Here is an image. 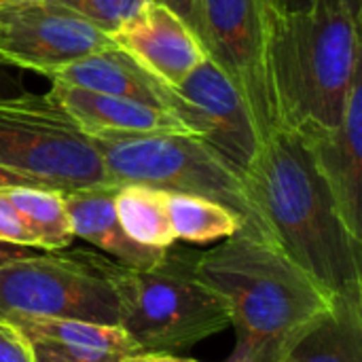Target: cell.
Masks as SVG:
<instances>
[{
    "instance_id": "cell-23",
    "label": "cell",
    "mask_w": 362,
    "mask_h": 362,
    "mask_svg": "<svg viewBox=\"0 0 362 362\" xmlns=\"http://www.w3.org/2000/svg\"><path fill=\"white\" fill-rule=\"evenodd\" d=\"M0 362H34L32 341L4 318H0Z\"/></svg>"
},
{
    "instance_id": "cell-9",
    "label": "cell",
    "mask_w": 362,
    "mask_h": 362,
    "mask_svg": "<svg viewBox=\"0 0 362 362\" xmlns=\"http://www.w3.org/2000/svg\"><path fill=\"white\" fill-rule=\"evenodd\" d=\"M115 47L108 32L53 0L0 4V59L11 68L51 72Z\"/></svg>"
},
{
    "instance_id": "cell-28",
    "label": "cell",
    "mask_w": 362,
    "mask_h": 362,
    "mask_svg": "<svg viewBox=\"0 0 362 362\" xmlns=\"http://www.w3.org/2000/svg\"><path fill=\"white\" fill-rule=\"evenodd\" d=\"M8 187H42V185H38L36 180H32L19 172H13V170L0 165V189H8Z\"/></svg>"
},
{
    "instance_id": "cell-20",
    "label": "cell",
    "mask_w": 362,
    "mask_h": 362,
    "mask_svg": "<svg viewBox=\"0 0 362 362\" xmlns=\"http://www.w3.org/2000/svg\"><path fill=\"white\" fill-rule=\"evenodd\" d=\"M168 214L176 240L191 244L227 240L242 229V218L235 212L199 195L168 193Z\"/></svg>"
},
{
    "instance_id": "cell-1",
    "label": "cell",
    "mask_w": 362,
    "mask_h": 362,
    "mask_svg": "<svg viewBox=\"0 0 362 362\" xmlns=\"http://www.w3.org/2000/svg\"><path fill=\"white\" fill-rule=\"evenodd\" d=\"M244 180L272 240L335 303L362 305V242L344 225L301 136L276 129Z\"/></svg>"
},
{
    "instance_id": "cell-15",
    "label": "cell",
    "mask_w": 362,
    "mask_h": 362,
    "mask_svg": "<svg viewBox=\"0 0 362 362\" xmlns=\"http://www.w3.org/2000/svg\"><path fill=\"white\" fill-rule=\"evenodd\" d=\"M119 185H100L76 191H66L64 202L74 238H81L112 257L115 263L132 269L155 267L165 252L134 242L119 223L115 210V193Z\"/></svg>"
},
{
    "instance_id": "cell-27",
    "label": "cell",
    "mask_w": 362,
    "mask_h": 362,
    "mask_svg": "<svg viewBox=\"0 0 362 362\" xmlns=\"http://www.w3.org/2000/svg\"><path fill=\"white\" fill-rule=\"evenodd\" d=\"M117 362H199L191 358H178L168 352H136V354H125Z\"/></svg>"
},
{
    "instance_id": "cell-31",
    "label": "cell",
    "mask_w": 362,
    "mask_h": 362,
    "mask_svg": "<svg viewBox=\"0 0 362 362\" xmlns=\"http://www.w3.org/2000/svg\"><path fill=\"white\" fill-rule=\"evenodd\" d=\"M38 252L36 248H28V246H19V244H8V242H0V265L19 257H28Z\"/></svg>"
},
{
    "instance_id": "cell-11",
    "label": "cell",
    "mask_w": 362,
    "mask_h": 362,
    "mask_svg": "<svg viewBox=\"0 0 362 362\" xmlns=\"http://www.w3.org/2000/svg\"><path fill=\"white\" fill-rule=\"evenodd\" d=\"M110 38L172 89L208 57L197 34L176 13L151 0H144Z\"/></svg>"
},
{
    "instance_id": "cell-29",
    "label": "cell",
    "mask_w": 362,
    "mask_h": 362,
    "mask_svg": "<svg viewBox=\"0 0 362 362\" xmlns=\"http://www.w3.org/2000/svg\"><path fill=\"white\" fill-rule=\"evenodd\" d=\"M316 0H274V4L276 6H280V8H305V6H312ZM354 15H358L361 17L362 13V0H341Z\"/></svg>"
},
{
    "instance_id": "cell-32",
    "label": "cell",
    "mask_w": 362,
    "mask_h": 362,
    "mask_svg": "<svg viewBox=\"0 0 362 362\" xmlns=\"http://www.w3.org/2000/svg\"><path fill=\"white\" fill-rule=\"evenodd\" d=\"M32 348H34V362H62L59 358H55L51 352H47L45 348L34 344V341H32Z\"/></svg>"
},
{
    "instance_id": "cell-6",
    "label": "cell",
    "mask_w": 362,
    "mask_h": 362,
    "mask_svg": "<svg viewBox=\"0 0 362 362\" xmlns=\"http://www.w3.org/2000/svg\"><path fill=\"white\" fill-rule=\"evenodd\" d=\"M0 165L62 193L115 185L95 144L47 93L0 95Z\"/></svg>"
},
{
    "instance_id": "cell-22",
    "label": "cell",
    "mask_w": 362,
    "mask_h": 362,
    "mask_svg": "<svg viewBox=\"0 0 362 362\" xmlns=\"http://www.w3.org/2000/svg\"><path fill=\"white\" fill-rule=\"evenodd\" d=\"M0 242L19 244V246H28V248L40 250L36 240H34V235L28 231V227L23 225L21 216L17 214V210L8 202L4 189H0Z\"/></svg>"
},
{
    "instance_id": "cell-26",
    "label": "cell",
    "mask_w": 362,
    "mask_h": 362,
    "mask_svg": "<svg viewBox=\"0 0 362 362\" xmlns=\"http://www.w3.org/2000/svg\"><path fill=\"white\" fill-rule=\"evenodd\" d=\"M23 91L25 87L21 85V78L0 59V95H19Z\"/></svg>"
},
{
    "instance_id": "cell-17",
    "label": "cell",
    "mask_w": 362,
    "mask_h": 362,
    "mask_svg": "<svg viewBox=\"0 0 362 362\" xmlns=\"http://www.w3.org/2000/svg\"><path fill=\"white\" fill-rule=\"evenodd\" d=\"M115 210L134 242L159 250H168L178 242L170 223L165 191L146 185H119Z\"/></svg>"
},
{
    "instance_id": "cell-5",
    "label": "cell",
    "mask_w": 362,
    "mask_h": 362,
    "mask_svg": "<svg viewBox=\"0 0 362 362\" xmlns=\"http://www.w3.org/2000/svg\"><path fill=\"white\" fill-rule=\"evenodd\" d=\"M115 185H146L165 193L212 199L242 218L244 233L272 240L246 189L244 170L193 134H148L91 140Z\"/></svg>"
},
{
    "instance_id": "cell-13",
    "label": "cell",
    "mask_w": 362,
    "mask_h": 362,
    "mask_svg": "<svg viewBox=\"0 0 362 362\" xmlns=\"http://www.w3.org/2000/svg\"><path fill=\"white\" fill-rule=\"evenodd\" d=\"M47 95L89 140H117L148 134H193L176 112L129 98L98 93L64 83H53Z\"/></svg>"
},
{
    "instance_id": "cell-14",
    "label": "cell",
    "mask_w": 362,
    "mask_h": 362,
    "mask_svg": "<svg viewBox=\"0 0 362 362\" xmlns=\"http://www.w3.org/2000/svg\"><path fill=\"white\" fill-rule=\"evenodd\" d=\"M47 78H51V83H64L98 93L129 98L172 110L180 117V100L176 91L117 45L76 59L51 72Z\"/></svg>"
},
{
    "instance_id": "cell-30",
    "label": "cell",
    "mask_w": 362,
    "mask_h": 362,
    "mask_svg": "<svg viewBox=\"0 0 362 362\" xmlns=\"http://www.w3.org/2000/svg\"><path fill=\"white\" fill-rule=\"evenodd\" d=\"M227 362H269L261 352H257L252 346H248V344H244V341H238L235 344V350H233V354L229 356V361Z\"/></svg>"
},
{
    "instance_id": "cell-3",
    "label": "cell",
    "mask_w": 362,
    "mask_h": 362,
    "mask_svg": "<svg viewBox=\"0 0 362 362\" xmlns=\"http://www.w3.org/2000/svg\"><path fill=\"white\" fill-rule=\"evenodd\" d=\"M195 274L227 305L238 341L269 362H280L303 331L335 308L274 240L244 231L197 255Z\"/></svg>"
},
{
    "instance_id": "cell-4",
    "label": "cell",
    "mask_w": 362,
    "mask_h": 362,
    "mask_svg": "<svg viewBox=\"0 0 362 362\" xmlns=\"http://www.w3.org/2000/svg\"><path fill=\"white\" fill-rule=\"evenodd\" d=\"M195 259L172 246L151 269L110 261L119 327L140 352L189 348L231 327L223 299L195 274Z\"/></svg>"
},
{
    "instance_id": "cell-25",
    "label": "cell",
    "mask_w": 362,
    "mask_h": 362,
    "mask_svg": "<svg viewBox=\"0 0 362 362\" xmlns=\"http://www.w3.org/2000/svg\"><path fill=\"white\" fill-rule=\"evenodd\" d=\"M157 4H163L165 8H170L172 13H176L195 34L199 28V8H197V0H151ZM199 38V36H197Z\"/></svg>"
},
{
    "instance_id": "cell-2",
    "label": "cell",
    "mask_w": 362,
    "mask_h": 362,
    "mask_svg": "<svg viewBox=\"0 0 362 362\" xmlns=\"http://www.w3.org/2000/svg\"><path fill=\"white\" fill-rule=\"evenodd\" d=\"M267 74L278 129L337 127L361 78V17L341 0L293 11L272 4Z\"/></svg>"
},
{
    "instance_id": "cell-12",
    "label": "cell",
    "mask_w": 362,
    "mask_h": 362,
    "mask_svg": "<svg viewBox=\"0 0 362 362\" xmlns=\"http://www.w3.org/2000/svg\"><path fill=\"white\" fill-rule=\"evenodd\" d=\"M301 140L310 148L344 225L362 242V78H356L350 91L341 123L301 136Z\"/></svg>"
},
{
    "instance_id": "cell-10",
    "label": "cell",
    "mask_w": 362,
    "mask_h": 362,
    "mask_svg": "<svg viewBox=\"0 0 362 362\" xmlns=\"http://www.w3.org/2000/svg\"><path fill=\"white\" fill-rule=\"evenodd\" d=\"M174 91L187 127L244 170L265 140L233 81L206 57Z\"/></svg>"
},
{
    "instance_id": "cell-24",
    "label": "cell",
    "mask_w": 362,
    "mask_h": 362,
    "mask_svg": "<svg viewBox=\"0 0 362 362\" xmlns=\"http://www.w3.org/2000/svg\"><path fill=\"white\" fill-rule=\"evenodd\" d=\"M30 341L38 344L40 348H45L47 352H51L62 362H117L121 358L119 354H110V352H102V350L62 346V344H51V341H42V339H30Z\"/></svg>"
},
{
    "instance_id": "cell-7",
    "label": "cell",
    "mask_w": 362,
    "mask_h": 362,
    "mask_svg": "<svg viewBox=\"0 0 362 362\" xmlns=\"http://www.w3.org/2000/svg\"><path fill=\"white\" fill-rule=\"evenodd\" d=\"M38 316L119 325L110 261L91 252H34L0 265V318Z\"/></svg>"
},
{
    "instance_id": "cell-33",
    "label": "cell",
    "mask_w": 362,
    "mask_h": 362,
    "mask_svg": "<svg viewBox=\"0 0 362 362\" xmlns=\"http://www.w3.org/2000/svg\"><path fill=\"white\" fill-rule=\"evenodd\" d=\"M4 2H11V0H0V4H4Z\"/></svg>"
},
{
    "instance_id": "cell-19",
    "label": "cell",
    "mask_w": 362,
    "mask_h": 362,
    "mask_svg": "<svg viewBox=\"0 0 362 362\" xmlns=\"http://www.w3.org/2000/svg\"><path fill=\"white\" fill-rule=\"evenodd\" d=\"M4 193L42 252H59L72 244L74 233L62 191L45 187H8Z\"/></svg>"
},
{
    "instance_id": "cell-18",
    "label": "cell",
    "mask_w": 362,
    "mask_h": 362,
    "mask_svg": "<svg viewBox=\"0 0 362 362\" xmlns=\"http://www.w3.org/2000/svg\"><path fill=\"white\" fill-rule=\"evenodd\" d=\"M15 325L28 339H42L62 346L102 350L110 354H136V344L119 325H100L70 318H38V316H11L4 318Z\"/></svg>"
},
{
    "instance_id": "cell-16",
    "label": "cell",
    "mask_w": 362,
    "mask_h": 362,
    "mask_svg": "<svg viewBox=\"0 0 362 362\" xmlns=\"http://www.w3.org/2000/svg\"><path fill=\"white\" fill-rule=\"evenodd\" d=\"M280 362H362V305L335 303L288 346Z\"/></svg>"
},
{
    "instance_id": "cell-21",
    "label": "cell",
    "mask_w": 362,
    "mask_h": 362,
    "mask_svg": "<svg viewBox=\"0 0 362 362\" xmlns=\"http://www.w3.org/2000/svg\"><path fill=\"white\" fill-rule=\"evenodd\" d=\"M89 19L100 30L112 34L127 17H132L144 0H53Z\"/></svg>"
},
{
    "instance_id": "cell-8",
    "label": "cell",
    "mask_w": 362,
    "mask_h": 362,
    "mask_svg": "<svg viewBox=\"0 0 362 362\" xmlns=\"http://www.w3.org/2000/svg\"><path fill=\"white\" fill-rule=\"evenodd\" d=\"M272 4L274 0H197V36L208 57L244 95L263 140L278 129L267 74Z\"/></svg>"
}]
</instances>
